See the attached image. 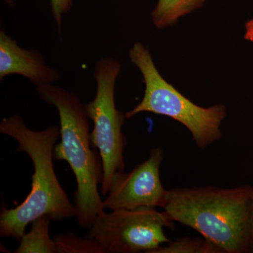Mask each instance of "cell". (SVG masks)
<instances>
[{
    "label": "cell",
    "mask_w": 253,
    "mask_h": 253,
    "mask_svg": "<svg viewBox=\"0 0 253 253\" xmlns=\"http://www.w3.org/2000/svg\"><path fill=\"white\" fill-rule=\"evenodd\" d=\"M51 216L44 214L32 221L31 231L20 239L16 253H56V244L49 235Z\"/></svg>",
    "instance_id": "9c48e42d"
},
{
    "label": "cell",
    "mask_w": 253,
    "mask_h": 253,
    "mask_svg": "<svg viewBox=\"0 0 253 253\" xmlns=\"http://www.w3.org/2000/svg\"><path fill=\"white\" fill-rule=\"evenodd\" d=\"M0 132L18 142L17 151L26 153L34 167L31 192L22 204L4 209L0 214V235L18 240L30 223L44 214L53 220L76 217V209L60 184L54 168V150L61 136L59 126H53L42 131L28 128L19 115L4 118Z\"/></svg>",
    "instance_id": "7a4b0ae2"
},
{
    "label": "cell",
    "mask_w": 253,
    "mask_h": 253,
    "mask_svg": "<svg viewBox=\"0 0 253 253\" xmlns=\"http://www.w3.org/2000/svg\"><path fill=\"white\" fill-rule=\"evenodd\" d=\"M20 75L37 87L54 84L59 80V71L50 67L42 54L36 50L23 49L17 42L0 31V81L6 76Z\"/></svg>",
    "instance_id": "ba28073f"
},
{
    "label": "cell",
    "mask_w": 253,
    "mask_h": 253,
    "mask_svg": "<svg viewBox=\"0 0 253 253\" xmlns=\"http://www.w3.org/2000/svg\"><path fill=\"white\" fill-rule=\"evenodd\" d=\"M163 208L223 253H253V186L176 188L168 191Z\"/></svg>",
    "instance_id": "6da1fadb"
},
{
    "label": "cell",
    "mask_w": 253,
    "mask_h": 253,
    "mask_svg": "<svg viewBox=\"0 0 253 253\" xmlns=\"http://www.w3.org/2000/svg\"></svg>",
    "instance_id": "9a60e30c"
},
{
    "label": "cell",
    "mask_w": 253,
    "mask_h": 253,
    "mask_svg": "<svg viewBox=\"0 0 253 253\" xmlns=\"http://www.w3.org/2000/svg\"><path fill=\"white\" fill-rule=\"evenodd\" d=\"M163 161L162 148H154L149 157L130 172L116 174L107 197L103 200L105 210L164 207L169 190L165 189L160 176Z\"/></svg>",
    "instance_id": "52a82bcc"
},
{
    "label": "cell",
    "mask_w": 253,
    "mask_h": 253,
    "mask_svg": "<svg viewBox=\"0 0 253 253\" xmlns=\"http://www.w3.org/2000/svg\"><path fill=\"white\" fill-rule=\"evenodd\" d=\"M41 99L59 113L61 141L55 145V161H65L76 176L75 207L79 225L90 229L105 213L99 191L103 166L99 151L93 149L85 104L77 95L54 84L37 87Z\"/></svg>",
    "instance_id": "3957f363"
},
{
    "label": "cell",
    "mask_w": 253,
    "mask_h": 253,
    "mask_svg": "<svg viewBox=\"0 0 253 253\" xmlns=\"http://www.w3.org/2000/svg\"><path fill=\"white\" fill-rule=\"evenodd\" d=\"M54 240L56 253H104L101 246L87 236L83 239L68 233L55 236Z\"/></svg>",
    "instance_id": "7c38bea8"
},
{
    "label": "cell",
    "mask_w": 253,
    "mask_h": 253,
    "mask_svg": "<svg viewBox=\"0 0 253 253\" xmlns=\"http://www.w3.org/2000/svg\"><path fill=\"white\" fill-rule=\"evenodd\" d=\"M174 222L156 208L115 210L97 217L86 236L104 253H153L170 241L164 229H174Z\"/></svg>",
    "instance_id": "8992f818"
},
{
    "label": "cell",
    "mask_w": 253,
    "mask_h": 253,
    "mask_svg": "<svg viewBox=\"0 0 253 253\" xmlns=\"http://www.w3.org/2000/svg\"><path fill=\"white\" fill-rule=\"evenodd\" d=\"M121 71L119 61L113 57L101 58L95 66L96 83L94 99L85 104L88 117L94 123L90 134L91 145L98 150L103 166L101 194L106 195L114 176L124 172L126 139L123 132L126 116L116 108L115 89Z\"/></svg>",
    "instance_id": "5b68a950"
},
{
    "label": "cell",
    "mask_w": 253,
    "mask_h": 253,
    "mask_svg": "<svg viewBox=\"0 0 253 253\" xmlns=\"http://www.w3.org/2000/svg\"><path fill=\"white\" fill-rule=\"evenodd\" d=\"M73 1L74 0H49L51 14L60 34L62 27L63 16L68 14L72 9Z\"/></svg>",
    "instance_id": "4fadbf2b"
},
{
    "label": "cell",
    "mask_w": 253,
    "mask_h": 253,
    "mask_svg": "<svg viewBox=\"0 0 253 253\" xmlns=\"http://www.w3.org/2000/svg\"><path fill=\"white\" fill-rule=\"evenodd\" d=\"M205 0H158L151 13L153 22L159 29L174 26L179 18L202 7Z\"/></svg>",
    "instance_id": "30bf717a"
},
{
    "label": "cell",
    "mask_w": 253,
    "mask_h": 253,
    "mask_svg": "<svg viewBox=\"0 0 253 253\" xmlns=\"http://www.w3.org/2000/svg\"><path fill=\"white\" fill-rule=\"evenodd\" d=\"M153 253H223L211 241L201 238L184 237L160 246Z\"/></svg>",
    "instance_id": "8fae6325"
},
{
    "label": "cell",
    "mask_w": 253,
    "mask_h": 253,
    "mask_svg": "<svg viewBox=\"0 0 253 253\" xmlns=\"http://www.w3.org/2000/svg\"><path fill=\"white\" fill-rule=\"evenodd\" d=\"M129 56L142 75L145 90L140 103L126 113V119L143 112L172 118L187 128L200 149H206L221 139V123L226 116L224 105L204 108L186 98L163 78L149 48L140 42L133 44Z\"/></svg>",
    "instance_id": "277c9868"
},
{
    "label": "cell",
    "mask_w": 253,
    "mask_h": 253,
    "mask_svg": "<svg viewBox=\"0 0 253 253\" xmlns=\"http://www.w3.org/2000/svg\"><path fill=\"white\" fill-rule=\"evenodd\" d=\"M5 3H6L9 6H14V0H3Z\"/></svg>",
    "instance_id": "5bb4252c"
}]
</instances>
